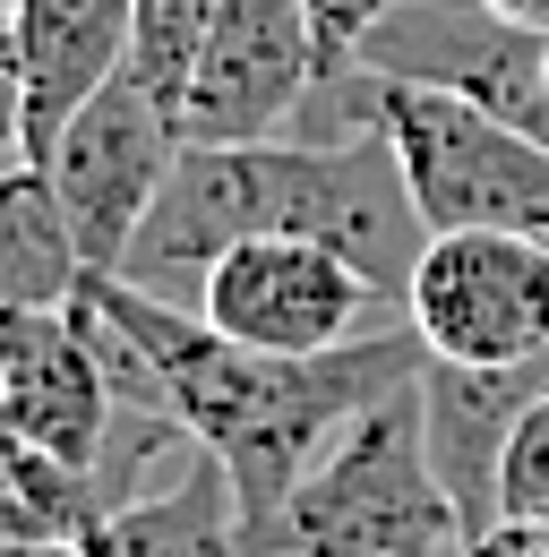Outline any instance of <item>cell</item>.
Segmentation results:
<instances>
[{"mask_svg":"<svg viewBox=\"0 0 549 557\" xmlns=\"http://www.w3.org/2000/svg\"><path fill=\"white\" fill-rule=\"evenodd\" d=\"M112 497L103 481L86 472V463H69L52 446H35L26 429H9L0 420V532H17V541H52V549H77L86 532H95V515H103Z\"/></svg>","mask_w":549,"mask_h":557,"instance_id":"12","label":"cell"},{"mask_svg":"<svg viewBox=\"0 0 549 557\" xmlns=\"http://www.w3.org/2000/svg\"><path fill=\"white\" fill-rule=\"evenodd\" d=\"M223 0H137V26H130V77L146 95L181 103V86L206 52V26H215Z\"/></svg>","mask_w":549,"mask_h":557,"instance_id":"13","label":"cell"},{"mask_svg":"<svg viewBox=\"0 0 549 557\" xmlns=\"http://www.w3.org/2000/svg\"><path fill=\"white\" fill-rule=\"evenodd\" d=\"M137 0H17L9 17V70L26 103V163H44L52 138L130 70Z\"/></svg>","mask_w":549,"mask_h":557,"instance_id":"9","label":"cell"},{"mask_svg":"<svg viewBox=\"0 0 549 557\" xmlns=\"http://www.w3.org/2000/svg\"><path fill=\"white\" fill-rule=\"evenodd\" d=\"M464 557H549V523L533 515H489L464 532Z\"/></svg>","mask_w":549,"mask_h":557,"instance_id":"16","label":"cell"},{"mask_svg":"<svg viewBox=\"0 0 549 557\" xmlns=\"http://www.w3.org/2000/svg\"><path fill=\"white\" fill-rule=\"evenodd\" d=\"M489 9H498V17H524V26L549 35V0H489Z\"/></svg>","mask_w":549,"mask_h":557,"instance_id":"18","label":"cell"},{"mask_svg":"<svg viewBox=\"0 0 549 557\" xmlns=\"http://www.w3.org/2000/svg\"><path fill=\"white\" fill-rule=\"evenodd\" d=\"M86 275L95 267L69 232L44 163H9L0 172V309H69Z\"/></svg>","mask_w":549,"mask_h":557,"instance_id":"11","label":"cell"},{"mask_svg":"<svg viewBox=\"0 0 549 557\" xmlns=\"http://www.w3.org/2000/svg\"><path fill=\"white\" fill-rule=\"evenodd\" d=\"M198 318L215 335L249 351H335L361 335H387L404 326V300H387L378 283L361 275L343 249L327 240H292V232H258V240H232L198 283Z\"/></svg>","mask_w":549,"mask_h":557,"instance_id":"4","label":"cell"},{"mask_svg":"<svg viewBox=\"0 0 549 557\" xmlns=\"http://www.w3.org/2000/svg\"><path fill=\"white\" fill-rule=\"evenodd\" d=\"M352 61L378 77L447 86L480 112L549 138V35L524 17H498L489 0H395L352 44Z\"/></svg>","mask_w":549,"mask_h":557,"instance_id":"8","label":"cell"},{"mask_svg":"<svg viewBox=\"0 0 549 557\" xmlns=\"http://www.w3.org/2000/svg\"><path fill=\"white\" fill-rule=\"evenodd\" d=\"M464 506L429 463L420 377L343 429L309 463V481L274 506L249 557H464Z\"/></svg>","mask_w":549,"mask_h":557,"instance_id":"2","label":"cell"},{"mask_svg":"<svg viewBox=\"0 0 549 557\" xmlns=\"http://www.w3.org/2000/svg\"><path fill=\"white\" fill-rule=\"evenodd\" d=\"M0 163H26V103H17V70L0 44Z\"/></svg>","mask_w":549,"mask_h":557,"instance_id":"17","label":"cell"},{"mask_svg":"<svg viewBox=\"0 0 549 557\" xmlns=\"http://www.w3.org/2000/svg\"><path fill=\"white\" fill-rule=\"evenodd\" d=\"M181 146L190 138H181L172 103L146 95L130 70L112 77L61 138H52L44 181H52V198H61V214H69V232H77V249H86L95 275H121V258H130L146 207L163 198Z\"/></svg>","mask_w":549,"mask_h":557,"instance_id":"7","label":"cell"},{"mask_svg":"<svg viewBox=\"0 0 549 557\" xmlns=\"http://www.w3.org/2000/svg\"><path fill=\"white\" fill-rule=\"evenodd\" d=\"M258 232H292V240L343 249L387 300H404L412 258L429 240L387 129H361V138L181 146V163H172L163 198L146 207L121 275L137 292H163V300H190L198 309L206 267L232 240H258Z\"/></svg>","mask_w":549,"mask_h":557,"instance_id":"1","label":"cell"},{"mask_svg":"<svg viewBox=\"0 0 549 557\" xmlns=\"http://www.w3.org/2000/svg\"><path fill=\"white\" fill-rule=\"evenodd\" d=\"M0 172H9V163H0Z\"/></svg>","mask_w":549,"mask_h":557,"instance_id":"22","label":"cell"},{"mask_svg":"<svg viewBox=\"0 0 549 557\" xmlns=\"http://www.w3.org/2000/svg\"><path fill=\"white\" fill-rule=\"evenodd\" d=\"M0 557H77V549H52V541H17V532H0Z\"/></svg>","mask_w":549,"mask_h":557,"instance_id":"19","label":"cell"},{"mask_svg":"<svg viewBox=\"0 0 549 557\" xmlns=\"http://www.w3.org/2000/svg\"><path fill=\"white\" fill-rule=\"evenodd\" d=\"M378 129L429 232H524L549 249V138L412 77H378Z\"/></svg>","mask_w":549,"mask_h":557,"instance_id":"3","label":"cell"},{"mask_svg":"<svg viewBox=\"0 0 549 557\" xmlns=\"http://www.w3.org/2000/svg\"><path fill=\"white\" fill-rule=\"evenodd\" d=\"M498 515L549 523V395L524 404V420L507 429V455H498Z\"/></svg>","mask_w":549,"mask_h":557,"instance_id":"14","label":"cell"},{"mask_svg":"<svg viewBox=\"0 0 549 557\" xmlns=\"http://www.w3.org/2000/svg\"><path fill=\"white\" fill-rule=\"evenodd\" d=\"M77 557H249L232 472H223L206 446H190L181 481L137 488L121 506H103L95 532L77 541Z\"/></svg>","mask_w":549,"mask_h":557,"instance_id":"10","label":"cell"},{"mask_svg":"<svg viewBox=\"0 0 549 557\" xmlns=\"http://www.w3.org/2000/svg\"><path fill=\"white\" fill-rule=\"evenodd\" d=\"M395 0H309V17H318V44H327V61L335 70H352V44L387 17Z\"/></svg>","mask_w":549,"mask_h":557,"instance_id":"15","label":"cell"},{"mask_svg":"<svg viewBox=\"0 0 549 557\" xmlns=\"http://www.w3.org/2000/svg\"><path fill=\"white\" fill-rule=\"evenodd\" d=\"M0 395H9V335H0Z\"/></svg>","mask_w":549,"mask_h":557,"instance_id":"21","label":"cell"},{"mask_svg":"<svg viewBox=\"0 0 549 557\" xmlns=\"http://www.w3.org/2000/svg\"><path fill=\"white\" fill-rule=\"evenodd\" d=\"M404 326L447 369H515L549 351V249L524 232H429Z\"/></svg>","mask_w":549,"mask_h":557,"instance_id":"5","label":"cell"},{"mask_svg":"<svg viewBox=\"0 0 549 557\" xmlns=\"http://www.w3.org/2000/svg\"><path fill=\"white\" fill-rule=\"evenodd\" d=\"M335 70L318 44L309 0H223L206 26V52L172 121L190 146H258V138H292L318 77Z\"/></svg>","mask_w":549,"mask_h":557,"instance_id":"6","label":"cell"},{"mask_svg":"<svg viewBox=\"0 0 549 557\" xmlns=\"http://www.w3.org/2000/svg\"><path fill=\"white\" fill-rule=\"evenodd\" d=\"M9 17H17V0H0V44H9Z\"/></svg>","mask_w":549,"mask_h":557,"instance_id":"20","label":"cell"}]
</instances>
